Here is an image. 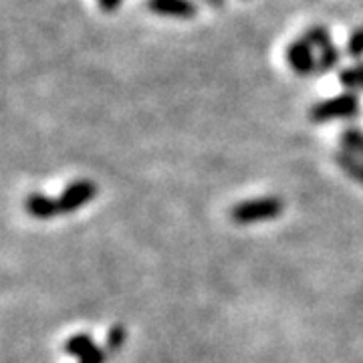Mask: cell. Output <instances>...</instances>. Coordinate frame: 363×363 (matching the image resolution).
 I'll return each mask as SVG.
<instances>
[{
	"instance_id": "1",
	"label": "cell",
	"mask_w": 363,
	"mask_h": 363,
	"mask_svg": "<svg viewBox=\"0 0 363 363\" xmlns=\"http://www.w3.org/2000/svg\"><path fill=\"white\" fill-rule=\"evenodd\" d=\"M359 113H362V101L359 95L353 91H345L331 99L319 101L309 109L313 123H327L331 119H353Z\"/></svg>"
},
{
	"instance_id": "2",
	"label": "cell",
	"mask_w": 363,
	"mask_h": 363,
	"mask_svg": "<svg viewBox=\"0 0 363 363\" xmlns=\"http://www.w3.org/2000/svg\"><path fill=\"white\" fill-rule=\"evenodd\" d=\"M283 200L279 196H262L247 202H238L230 210V218L234 224H255L277 218L283 212Z\"/></svg>"
},
{
	"instance_id": "3",
	"label": "cell",
	"mask_w": 363,
	"mask_h": 363,
	"mask_svg": "<svg viewBox=\"0 0 363 363\" xmlns=\"http://www.w3.org/2000/svg\"><path fill=\"white\" fill-rule=\"evenodd\" d=\"M313 45L305 37L295 39L289 43L285 57L289 67L297 73L298 77H307V75H315L319 71V59L313 55Z\"/></svg>"
},
{
	"instance_id": "4",
	"label": "cell",
	"mask_w": 363,
	"mask_h": 363,
	"mask_svg": "<svg viewBox=\"0 0 363 363\" xmlns=\"http://www.w3.org/2000/svg\"><path fill=\"white\" fill-rule=\"evenodd\" d=\"M97 194V186L95 182L91 180H75L71 182L69 186H65V190L61 192V196L57 198L59 202V212L61 214H71L79 208H83L89 200H93Z\"/></svg>"
},
{
	"instance_id": "5",
	"label": "cell",
	"mask_w": 363,
	"mask_h": 363,
	"mask_svg": "<svg viewBox=\"0 0 363 363\" xmlns=\"http://www.w3.org/2000/svg\"><path fill=\"white\" fill-rule=\"evenodd\" d=\"M63 350L69 355L77 357L81 363H105V351L101 347H97L95 341L85 333H77V335L67 339Z\"/></svg>"
},
{
	"instance_id": "6",
	"label": "cell",
	"mask_w": 363,
	"mask_h": 363,
	"mask_svg": "<svg viewBox=\"0 0 363 363\" xmlns=\"http://www.w3.org/2000/svg\"><path fill=\"white\" fill-rule=\"evenodd\" d=\"M150 13L169 18H194L198 6L192 0H147Z\"/></svg>"
},
{
	"instance_id": "7",
	"label": "cell",
	"mask_w": 363,
	"mask_h": 363,
	"mask_svg": "<svg viewBox=\"0 0 363 363\" xmlns=\"http://www.w3.org/2000/svg\"><path fill=\"white\" fill-rule=\"evenodd\" d=\"M25 210L39 220H49V218H55L57 214H61L59 202L49 198L47 194H40V192H33V194L26 196Z\"/></svg>"
},
{
	"instance_id": "8",
	"label": "cell",
	"mask_w": 363,
	"mask_h": 363,
	"mask_svg": "<svg viewBox=\"0 0 363 363\" xmlns=\"http://www.w3.org/2000/svg\"><path fill=\"white\" fill-rule=\"evenodd\" d=\"M335 162H337V166L350 178H353V180H357L359 184H363V160L362 157L353 156V154H350V152H345V150H339V152H335Z\"/></svg>"
},
{
	"instance_id": "9",
	"label": "cell",
	"mask_w": 363,
	"mask_h": 363,
	"mask_svg": "<svg viewBox=\"0 0 363 363\" xmlns=\"http://www.w3.org/2000/svg\"><path fill=\"white\" fill-rule=\"evenodd\" d=\"M339 142H341V150L350 152L353 156L362 157L363 160V130L357 125H351L345 128L339 135Z\"/></svg>"
},
{
	"instance_id": "10",
	"label": "cell",
	"mask_w": 363,
	"mask_h": 363,
	"mask_svg": "<svg viewBox=\"0 0 363 363\" xmlns=\"http://www.w3.org/2000/svg\"><path fill=\"white\" fill-rule=\"evenodd\" d=\"M339 83L347 91H362L363 89V61L357 65L345 67L339 71Z\"/></svg>"
},
{
	"instance_id": "11",
	"label": "cell",
	"mask_w": 363,
	"mask_h": 363,
	"mask_svg": "<svg viewBox=\"0 0 363 363\" xmlns=\"http://www.w3.org/2000/svg\"><path fill=\"white\" fill-rule=\"evenodd\" d=\"M303 37L309 40L313 45V49H317L319 52L325 51V49H329V47H333L331 35H329V30H327L325 26H311V28L305 30Z\"/></svg>"
},
{
	"instance_id": "12",
	"label": "cell",
	"mask_w": 363,
	"mask_h": 363,
	"mask_svg": "<svg viewBox=\"0 0 363 363\" xmlns=\"http://www.w3.org/2000/svg\"><path fill=\"white\" fill-rule=\"evenodd\" d=\"M347 52H350L353 59H362L363 57V26L355 28L350 35V40H347Z\"/></svg>"
},
{
	"instance_id": "13",
	"label": "cell",
	"mask_w": 363,
	"mask_h": 363,
	"mask_svg": "<svg viewBox=\"0 0 363 363\" xmlns=\"http://www.w3.org/2000/svg\"><path fill=\"white\" fill-rule=\"evenodd\" d=\"M125 341V329L121 325H113L107 333V350L109 351H119V347L123 345Z\"/></svg>"
},
{
	"instance_id": "14",
	"label": "cell",
	"mask_w": 363,
	"mask_h": 363,
	"mask_svg": "<svg viewBox=\"0 0 363 363\" xmlns=\"http://www.w3.org/2000/svg\"><path fill=\"white\" fill-rule=\"evenodd\" d=\"M97 2H99V6L104 9L105 13H116L123 0H97Z\"/></svg>"
},
{
	"instance_id": "15",
	"label": "cell",
	"mask_w": 363,
	"mask_h": 363,
	"mask_svg": "<svg viewBox=\"0 0 363 363\" xmlns=\"http://www.w3.org/2000/svg\"><path fill=\"white\" fill-rule=\"evenodd\" d=\"M208 4H212V6H218V9H220V6H224V2H226V0H206Z\"/></svg>"
}]
</instances>
